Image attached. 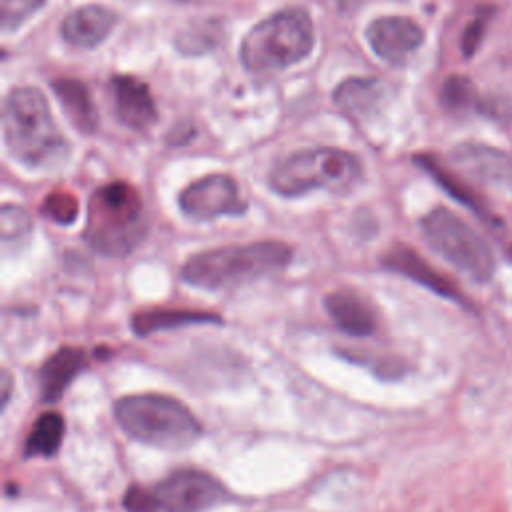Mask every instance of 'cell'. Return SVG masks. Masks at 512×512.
<instances>
[{
  "label": "cell",
  "instance_id": "1",
  "mask_svg": "<svg viewBox=\"0 0 512 512\" xmlns=\"http://www.w3.org/2000/svg\"><path fill=\"white\" fill-rule=\"evenodd\" d=\"M2 130L12 158L28 168H46L62 160L68 148L44 94L32 86L10 90L4 100Z\"/></svg>",
  "mask_w": 512,
  "mask_h": 512
},
{
  "label": "cell",
  "instance_id": "2",
  "mask_svg": "<svg viewBox=\"0 0 512 512\" xmlns=\"http://www.w3.org/2000/svg\"><path fill=\"white\" fill-rule=\"evenodd\" d=\"M292 254V246L280 240L222 246L192 254L182 266V278L202 290L232 288L286 268Z\"/></svg>",
  "mask_w": 512,
  "mask_h": 512
},
{
  "label": "cell",
  "instance_id": "3",
  "mask_svg": "<svg viewBox=\"0 0 512 512\" xmlns=\"http://www.w3.org/2000/svg\"><path fill=\"white\" fill-rule=\"evenodd\" d=\"M114 418L130 438L162 450L188 448L204 432L186 404L154 392L118 398Z\"/></svg>",
  "mask_w": 512,
  "mask_h": 512
},
{
  "label": "cell",
  "instance_id": "4",
  "mask_svg": "<svg viewBox=\"0 0 512 512\" xmlns=\"http://www.w3.org/2000/svg\"><path fill=\"white\" fill-rule=\"evenodd\" d=\"M148 232V218L140 194L126 182L100 186L88 202L84 240L102 256H126L138 248Z\"/></svg>",
  "mask_w": 512,
  "mask_h": 512
},
{
  "label": "cell",
  "instance_id": "5",
  "mask_svg": "<svg viewBox=\"0 0 512 512\" xmlns=\"http://www.w3.org/2000/svg\"><path fill=\"white\" fill-rule=\"evenodd\" d=\"M314 48V24L304 8H284L248 30L240 60L254 74L278 72L304 60Z\"/></svg>",
  "mask_w": 512,
  "mask_h": 512
},
{
  "label": "cell",
  "instance_id": "6",
  "mask_svg": "<svg viewBox=\"0 0 512 512\" xmlns=\"http://www.w3.org/2000/svg\"><path fill=\"white\" fill-rule=\"evenodd\" d=\"M362 178L358 156L334 146L298 150L280 160L270 172V188L296 198L312 190L346 192Z\"/></svg>",
  "mask_w": 512,
  "mask_h": 512
},
{
  "label": "cell",
  "instance_id": "7",
  "mask_svg": "<svg viewBox=\"0 0 512 512\" xmlns=\"http://www.w3.org/2000/svg\"><path fill=\"white\" fill-rule=\"evenodd\" d=\"M228 496V488L216 476L178 470L154 486H130L122 504L128 512H206Z\"/></svg>",
  "mask_w": 512,
  "mask_h": 512
},
{
  "label": "cell",
  "instance_id": "8",
  "mask_svg": "<svg viewBox=\"0 0 512 512\" xmlns=\"http://www.w3.org/2000/svg\"><path fill=\"white\" fill-rule=\"evenodd\" d=\"M428 246L474 282H488L496 272L488 242L458 214L438 206L420 220Z\"/></svg>",
  "mask_w": 512,
  "mask_h": 512
},
{
  "label": "cell",
  "instance_id": "9",
  "mask_svg": "<svg viewBox=\"0 0 512 512\" xmlns=\"http://www.w3.org/2000/svg\"><path fill=\"white\" fill-rule=\"evenodd\" d=\"M180 210L198 222L222 216H240L246 212V200L238 182L228 174H210L190 182L178 194Z\"/></svg>",
  "mask_w": 512,
  "mask_h": 512
},
{
  "label": "cell",
  "instance_id": "10",
  "mask_svg": "<svg viewBox=\"0 0 512 512\" xmlns=\"http://www.w3.org/2000/svg\"><path fill=\"white\" fill-rule=\"evenodd\" d=\"M372 52L392 64L404 66L424 42V30L408 16H382L366 28Z\"/></svg>",
  "mask_w": 512,
  "mask_h": 512
},
{
  "label": "cell",
  "instance_id": "11",
  "mask_svg": "<svg viewBox=\"0 0 512 512\" xmlns=\"http://www.w3.org/2000/svg\"><path fill=\"white\" fill-rule=\"evenodd\" d=\"M110 94L116 118L130 130H148L158 120L156 102L146 82L134 76L110 78Z\"/></svg>",
  "mask_w": 512,
  "mask_h": 512
},
{
  "label": "cell",
  "instance_id": "12",
  "mask_svg": "<svg viewBox=\"0 0 512 512\" xmlns=\"http://www.w3.org/2000/svg\"><path fill=\"white\" fill-rule=\"evenodd\" d=\"M382 268L396 272L400 276H406L420 286L428 288L430 292L454 300V302H464L462 292L458 286H454L444 274H440L436 268H432L418 252H414L410 246L396 244L392 246L384 256H382Z\"/></svg>",
  "mask_w": 512,
  "mask_h": 512
},
{
  "label": "cell",
  "instance_id": "13",
  "mask_svg": "<svg viewBox=\"0 0 512 512\" xmlns=\"http://www.w3.org/2000/svg\"><path fill=\"white\" fill-rule=\"evenodd\" d=\"M324 308L332 322L348 336L366 338L378 328V318L370 302L350 288L330 292L324 298Z\"/></svg>",
  "mask_w": 512,
  "mask_h": 512
},
{
  "label": "cell",
  "instance_id": "14",
  "mask_svg": "<svg viewBox=\"0 0 512 512\" xmlns=\"http://www.w3.org/2000/svg\"><path fill=\"white\" fill-rule=\"evenodd\" d=\"M116 24V14L100 4H86L72 10L60 24L62 38L78 48L102 44Z\"/></svg>",
  "mask_w": 512,
  "mask_h": 512
},
{
  "label": "cell",
  "instance_id": "15",
  "mask_svg": "<svg viewBox=\"0 0 512 512\" xmlns=\"http://www.w3.org/2000/svg\"><path fill=\"white\" fill-rule=\"evenodd\" d=\"M88 360L80 348L62 346L40 368V396L44 402H56L62 398L64 390L74 382V378L86 368Z\"/></svg>",
  "mask_w": 512,
  "mask_h": 512
},
{
  "label": "cell",
  "instance_id": "16",
  "mask_svg": "<svg viewBox=\"0 0 512 512\" xmlns=\"http://www.w3.org/2000/svg\"><path fill=\"white\" fill-rule=\"evenodd\" d=\"M332 100L346 116L364 122L378 112L384 100V86L376 78H346L334 90Z\"/></svg>",
  "mask_w": 512,
  "mask_h": 512
},
{
  "label": "cell",
  "instance_id": "17",
  "mask_svg": "<svg viewBox=\"0 0 512 512\" xmlns=\"http://www.w3.org/2000/svg\"><path fill=\"white\" fill-rule=\"evenodd\" d=\"M222 318L214 312L202 310H182V308H152V310H138L130 324L136 336H150L164 330H174L192 324H220Z\"/></svg>",
  "mask_w": 512,
  "mask_h": 512
},
{
  "label": "cell",
  "instance_id": "18",
  "mask_svg": "<svg viewBox=\"0 0 512 512\" xmlns=\"http://www.w3.org/2000/svg\"><path fill=\"white\" fill-rule=\"evenodd\" d=\"M52 90L62 104L70 122L84 134H90L98 126V112L92 102L90 90L76 78H56Z\"/></svg>",
  "mask_w": 512,
  "mask_h": 512
},
{
  "label": "cell",
  "instance_id": "19",
  "mask_svg": "<svg viewBox=\"0 0 512 512\" xmlns=\"http://www.w3.org/2000/svg\"><path fill=\"white\" fill-rule=\"evenodd\" d=\"M64 418L58 412H44L36 418V422L30 428V434L24 442V456L26 458H52L64 438Z\"/></svg>",
  "mask_w": 512,
  "mask_h": 512
},
{
  "label": "cell",
  "instance_id": "20",
  "mask_svg": "<svg viewBox=\"0 0 512 512\" xmlns=\"http://www.w3.org/2000/svg\"><path fill=\"white\" fill-rule=\"evenodd\" d=\"M222 34L224 28L218 18H202L190 22L184 30H180L174 44L182 54H206L220 44Z\"/></svg>",
  "mask_w": 512,
  "mask_h": 512
},
{
  "label": "cell",
  "instance_id": "21",
  "mask_svg": "<svg viewBox=\"0 0 512 512\" xmlns=\"http://www.w3.org/2000/svg\"><path fill=\"white\" fill-rule=\"evenodd\" d=\"M0 232H2L4 248H10L26 240L32 232V220L28 212L20 206L4 204L0 212Z\"/></svg>",
  "mask_w": 512,
  "mask_h": 512
},
{
  "label": "cell",
  "instance_id": "22",
  "mask_svg": "<svg viewBox=\"0 0 512 512\" xmlns=\"http://www.w3.org/2000/svg\"><path fill=\"white\" fill-rule=\"evenodd\" d=\"M440 102L448 110H466L476 102V86L468 76L456 74L446 78L440 90Z\"/></svg>",
  "mask_w": 512,
  "mask_h": 512
},
{
  "label": "cell",
  "instance_id": "23",
  "mask_svg": "<svg viewBox=\"0 0 512 512\" xmlns=\"http://www.w3.org/2000/svg\"><path fill=\"white\" fill-rule=\"evenodd\" d=\"M42 214L56 224H72L78 218V200L70 192L56 190L44 198Z\"/></svg>",
  "mask_w": 512,
  "mask_h": 512
},
{
  "label": "cell",
  "instance_id": "24",
  "mask_svg": "<svg viewBox=\"0 0 512 512\" xmlns=\"http://www.w3.org/2000/svg\"><path fill=\"white\" fill-rule=\"evenodd\" d=\"M46 0H2L0 16H2V30L12 32L22 26L32 14H36Z\"/></svg>",
  "mask_w": 512,
  "mask_h": 512
},
{
  "label": "cell",
  "instance_id": "25",
  "mask_svg": "<svg viewBox=\"0 0 512 512\" xmlns=\"http://www.w3.org/2000/svg\"><path fill=\"white\" fill-rule=\"evenodd\" d=\"M488 18H490V12L488 10H482L476 14V18H472V22L466 26L464 34H462V54L464 56H472L482 38H484V32H486V26H488Z\"/></svg>",
  "mask_w": 512,
  "mask_h": 512
},
{
  "label": "cell",
  "instance_id": "26",
  "mask_svg": "<svg viewBox=\"0 0 512 512\" xmlns=\"http://www.w3.org/2000/svg\"><path fill=\"white\" fill-rule=\"evenodd\" d=\"M10 386H12V378L8 372L2 374V410L6 408L8 404V398H10Z\"/></svg>",
  "mask_w": 512,
  "mask_h": 512
}]
</instances>
